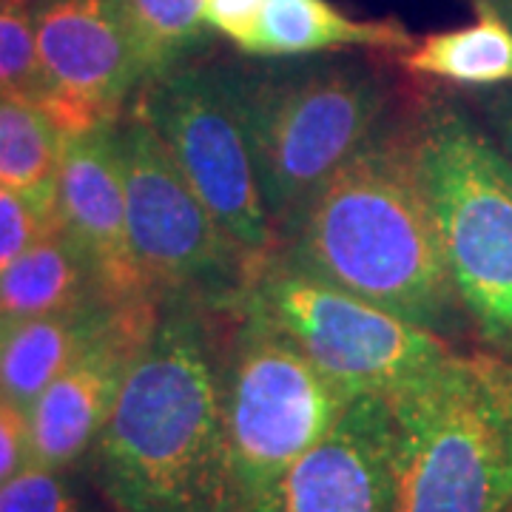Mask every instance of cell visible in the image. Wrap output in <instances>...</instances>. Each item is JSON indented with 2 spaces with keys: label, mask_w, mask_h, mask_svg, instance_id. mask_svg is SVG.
<instances>
[{
  "label": "cell",
  "mask_w": 512,
  "mask_h": 512,
  "mask_svg": "<svg viewBox=\"0 0 512 512\" xmlns=\"http://www.w3.org/2000/svg\"><path fill=\"white\" fill-rule=\"evenodd\" d=\"M211 313L188 299L163 302L128 367L94 444L103 490L120 512H234Z\"/></svg>",
  "instance_id": "cell-1"
},
{
  "label": "cell",
  "mask_w": 512,
  "mask_h": 512,
  "mask_svg": "<svg viewBox=\"0 0 512 512\" xmlns=\"http://www.w3.org/2000/svg\"><path fill=\"white\" fill-rule=\"evenodd\" d=\"M282 254L419 328L450 339L467 316L444 265L410 128H379L291 225Z\"/></svg>",
  "instance_id": "cell-2"
},
{
  "label": "cell",
  "mask_w": 512,
  "mask_h": 512,
  "mask_svg": "<svg viewBox=\"0 0 512 512\" xmlns=\"http://www.w3.org/2000/svg\"><path fill=\"white\" fill-rule=\"evenodd\" d=\"M390 399L396 510L512 512V359L450 350Z\"/></svg>",
  "instance_id": "cell-3"
},
{
  "label": "cell",
  "mask_w": 512,
  "mask_h": 512,
  "mask_svg": "<svg viewBox=\"0 0 512 512\" xmlns=\"http://www.w3.org/2000/svg\"><path fill=\"white\" fill-rule=\"evenodd\" d=\"M413 137L458 305L512 359V157L453 103L421 111Z\"/></svg>",
  "instance_id": "cell-4"
},
{
  "label": "cell",
  "mask_w": 512,
  "mask_h": 512,
  "mask_svg": "<svg viewBox=\"0 0 512 512\" xmlns=\"http://www.w3.org/2000/svg\"><path fill=\"white\" fill-rule=\"evenodd\" d=\"M239 100L274 234L376 137L387 86L362 66L237 69Z\"/></svg>",
  "instance_id": "cell-5"
},
{
  "label": "cell",
  "mask_w": 512,
  "mask_h": 512,
  "mask_svg": "<svg viewBox=\"0 0 512 512\" xmlns=\"http://www.w3.org/2000/svg\"><path fill=\"white\" fill-rule=\"evenodd\" d=\"M222 367L234 512H262L293 464L328 433L350 396L245 299Z\"/></svg>",
  "instance_id": "cell-6"
},
{
  "label": "cell",
  "mask_w": 512,
  "mask_h": 512,
  "mask_svg": "<svg viewBox=\"0 0 512 512\" xmlns=\"http://www.w3.org/2000/svg\"><path fill=\"white\" fill-rule=\"evenodd\" d=\"M117 131L131 254L146 291L163 305L188 299L234 311L256 262L225 234L140 106Z\"/></svg>",
  "instance_id": "cell-7"
},
{
  "label": "cell",
  "mask_w": 512,
  "mask_h": 512,
  "mask_svg": "<svg viewBox=\"0 0 512 512\" xmlns=\"http://www.w3.org/2000/svg\"><path fill=\"white\" fill-rule=\"evenodd\" d=\"M242 299L350 399L393 396L453 350L450 339L308 274L276 251L256 268Z\"/></svg>",
  "instance_id": "cell-8"
},
{
  "label": "cell",
  "mask_w": 512,
  "mask_h": 512,
  "mask_svg": "<svg viewBox=\"0 0 512 512\" xmlns=\"http://www.w3.org/2000/svg\"><path fill=\"white\" fill-rule=\"evenodd\" d=\"M137 106L225 234L259 268L276 251V234L256 174L237 69L183 63L148 83Z\"/></svg>",
  "instance_id": "cell-9"
},
{
  "label": "cell",
  "mask_w": 512,
  "mask_h": 512,
  "mask_svg": "<svg viewBox=\"0 0 512 512\" xmlns=\"http://www.w3.org/2000/svg\"><path fill=\"white\" fill-rule=\"evenodd\" d=\"M35 26L37 103L66 137L114 126L143 83L126 0H46Z\"/></svg>",
  "instance_id": "cell-10"
},
{
  "label": "cell",
  "mask_w": 512,
  "mask_h": 512,
  "mask_svg": "<svg viewBox=\"0 0 512 512\" xmlns=\"http://www.w3.org/2000/svg\"><path fill=\"white\" fill-rule=\"evenodd\" d=\"M160 316V302L140 299L117 305L109 325L94 336L72 365L49 384L29 413L32 464L66 470L97 444L109 421L128 367L146 348Z\"/></svg>",
  "instance_id": "cell-11"
},
{
  "label": "cell",
  "mask_w": 512,
  "mask_h": 512,
  "mask_svg": "<svg viewBox=\"0 0 512 512\" xmlns=\"http://www.w3.org/2000/svg\"><path fill=\"white\" fill-rule=\"evenodd\" d=\"M396 510V419L387 396H356L282 478L262 512Z\"/></svg>",
  "instance_id": "cell-12"
},
{
  "label": "cell",
  "mask_w": 512,
  "mask_h": 512,
  "mask_svg": "<svg viewBox=\"0 0 512 512\" xmlns=\"http://www.w3.org/2000/svg\"><path fill=\"white\" fill-rule=\"evenodd\" d=\"M114 126L63 140L55 220L89 262L100 296L111 305H126L154 296L146 291L128 242L126 183Z\"/></svg>",
  "instance_id": "cell-13"
},
{
  "label": "cell",
  "mask_w": 512,
  "mask_h": 512,
  "mask_svg": "<svg viewBox=\"0 0 512 512\" xmlns=\"http://www.w3.org/2000/svg\"><path fill=\"white\" fill-rule=\"evenodd\" d=\"M114 308L109 302H94L49 316H0V393L29 410L109 325Z\"/></svg>",
  "instance_id": "cell-14"
},
{
  "label": "cell",
  "mask_w": 512,
  "mask_h": 512,
  "mask_svg": "<svg viewBox=\"0 0 512 512\" xmlns=\"http://www.w3.org/2000/svg\"><path fill=\"white\" fill-rule=\"evenodd\" d=\"M348 46L402 55L416 46V37L399 20L350 18L330 0H265L245 55L302 57Z\"/></svg>",
  "instance_id": "cell-15"
},
{
  "label": "cell",
  "mask_w": 512,
  "mask_h": 512,
  "mask_svg": "<svg viewBox=\"0 0 512 512\" xmlns=\"http://www.w3.org/2000/svg\"><path fill=\"white\" fill-rule=\"evenodd\" d=\"M94 302L106 299L100 296L89 262L57 220L0 276V316H49L89 308Z\"/></svg>",
  "instance_id": "cell-16"
},
{
  "label": "cell",
  "mask_w": 512,
  "mask_h": 512,
  "mask_svg": "<svg viewBox=\"0 0 512 512\" xmlns=\"http://www.w3.org/2000/svg\"><path fill=\"white\" fill-rule=\"evenodd\" d=\"M410 74L467 89L512 86V29L490 9L476 6V20L450 32L416 40L399 55Z\"/></svg>",
  "instance_id": "cell-17"
},
{
  "label": "cell",
  "mask_w": 512,
  "mask_h": 512,
  "mask_svg": "<svg viewBox=\"0 0 512 512\" xmlns=\"http://www.w3.org/2000/svg\"><path fill=\"white\" fill-rule=\"evenodd\" d=\"M66 134L35 97L0 92V185L55 211Z\"/></svg>",
  "instance_id": "cell-18"
},
{
  "label": "cell",
  "mask_w": 512,
  "mask_h": 512,
  "mask_svg": "<svg viewBox=\"0 0 512 512\" xmlns=\"http://www.w3.org/2000/svg\"><path fill=\"white\" fill-rule=\"evenodd\" d=\"M126 12L143 83L180 69L211 29L205 0H126Z\"/></svg>",
  "instance_id": "cell-19"
},
{
  "label": "cell",
  "mask_w": 512,
  "mask_h": 512,
  "mask_svg": "<svg viewBox=\"0 0 512 512\" xmlns=\"http://www.w3.org/2000/svg\"><path fill=\"white\" fill-rule=\"evenodd\" d=\"M0 92H40L32 0H0Z\"/></svg>",
  "instance_id": "cell-20"
},
{
  "label": "cell",
  "mask_w": 512,
  "mask_h": 512,
  "mask_svg": "<svg viewBox=\"0 0 512 512\" xmlns=\"http://www.w3.org/2000/svg\"><path fill=\"white\" fill-rule=\"evenodd\" d=\"M0 512H80V507L60 470L29 464L0 484Z\"/></svg>",
  "instance_id": "cell-21"
},
{
  "label": "cell",
  "mask_w": 512,
  "mask_h": 512,
  "mask_svg": "<svg viewBox=\"0 0 512 512\" xmlns=\"http://www.w3.org/2000/svg\"><path fill=\"white\" fill-rule=\"evenodd\" d=\"M52 225L55 211L0 185V276Z\"/></svg>",
  "instance_id": "cell-22"
},
{
  "label": "cell",
  "mask_w": 512,
  "mask_h": 512,
  "mask_svg": "<svg viewBox=\"0 0 512 512\" xmlns=\"http://www.w3.org/2000/svg\"><path fill=\"white\" fill-rule=\"evenodd\" d=\"M32 464L29 413L0 393V484Z\"/></svg>",
  "instance_id": "cell-23"
},
{
  "label": "cell",
  "mask_w": 512,
  "mask_h": 512,
  "mask_svg": "<svg viewBox=\"0 0 512 512\" xmlns=\"http://www.w3.org/2000/svg\"><path fill=\"white\" fill-rule=\"evenodd\" d=\"M262 9L265 0H205V20L214 32L234 40L239 52H248Z\"/></svg>",
  "instance_id": "cell-24"
},
{
  "label": "cell",
  "mask_w": 512,
  "mask_h": 512,
  "mask_svg": "<svg viewBox=\"0 0 512 512\" xmlns=\"http://www.w3.org/2000/svg\"><path fill=\"white\" fill-rule=\"evenodd\" d=\"M487 117H490V126L495 131V140L512 157V92L495 94L487 103Z\"/></svg>",
  "instance_id": "cell-25"
},
{
  "label": "cell",
  "mask_w": 512,
  "mask_h": 512,
  "mask_svg": "<svg viewBox=\"0 0 512 512\" xmlns=\"http://www.w3.org/2000/svg\"><path fill=\"white\" fill-rule=\"evenodd\" d=\"M473 6L490 9V12H495L512 29V0H473Z\"/></svg>",
  "instance_id": "cell-26"
}]
</instances>
